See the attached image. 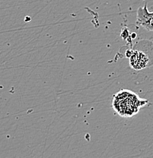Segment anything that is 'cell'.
<instances>
[{
	"instance_id": "2",
	"label": "cell",
	"mask_w": 153,
	"mask_h": 158,
	"mask_svg": "<svg viewBox=\"0 0 153 158\" xmlns=\"http://www.w3.org/2000/svg\"><path fill=\"white\" fill-rule=\"evenodd\" d=\"M130 58V65L135 70H141L150 65V59L147 54L140 50L131 52Z\"/></svg>"
},
{
	"instance_id": "1",
	"label": "cell",
	"mask_w": 153,
	"mask_h": 158,
	"mask_svg": "<svg viewBox=\"0 0 153 158\" xmlns=\"http://www.w3.org/2000/svg\"><path fill=\"white\" fill-rule=\"evenodd\" d=\"M148 103V100L139 98L130 90H121L113 98V110L123 118H129L136 115L141 107Z\"/></svg>"
},
{
	"instance_id": "3",
	"label": "cell",
	"mask_w": 153,
	"mask_h": 158,
	"mask_svg": "<svg viewBox=\"0 0 153 158\" xmlns=\"http://www.w3.org/2000/svg\"><path fill=\"white\" fill-rule=\"evenodd\" d=\"M136 24L149 31H153V12L148 10L147 3L137 10Z\"/></svg>"
}]
</instances>
